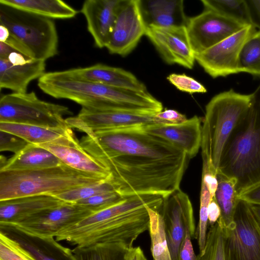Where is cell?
I'll return each mask as SVG.
<instances>
[{
	"label": "cell",
	"mask_w": 260,
	"mask_h": 260,
	"mask_svg": "<svg viewBox=\"0 0 260 260\" xmlns=\"http://www.w3.org/2000/svg\"><path fill=\"white\" fill-rule=\"evenodd\" d=\"M239 73L260 77V30H257L244 43L238 59Z\"/></svg>",
	"instance_id": "32"
},
{
	"label": "cell",
	"mask_w": 260,
	"mask_h": 260,
	"mask_svg": "<svg viewBox=\"0 0 260 260\" xmlns=\"http://www.w3.org/2000/svg\"><path fill=\"white\" fill-rule=\"evenodd\" d=\"M245 25L210 10L188 18L186 29L196 54L213 46L243 28Z\"/></svg>",
	"instance_id": "13"
},
{
	"label": "cell",
	"mask_w": 260,
	"mask_h": 260,
	"mask_svg": "<svg viewBox=\"0 0 260 260\" xmlns=\"http://www.w3.org/2000/svg\"><path fill=\"white\" fill-rule=\"evenodd\" d=\"M38 85L50 96L71 100L92 110L154 114L162 110L161 103L147 90L76 80L63 76L60 71L45 73L38 79Z\"/></svg>",
	"instance_id": "2"
},
{
	"label": "cell",
	"mask_w": 260,
	"mask_h": 260,
	"mask_svg": "<svg viewBox=\"0 0 260 260\" xmlns=\"http://www.w3.org/2000/svg\"><path fill=\"white\" fill-rule=\"evenodd\" d=\"M256 31L252 24L247 25L213 46L196 54V60L214 78L239 73L238 59L242 47Z\"/></svg>",
	"instance_id": "11"
},
{
	"label": "cell",
	"mask_w": 260,
	"mask_h": 260,
	"mask_svg": "<svg viewBox=\"0 0 260 260\" xmlns=\"http://www.w3.org/2000/svg\"><path fill=\"white\" fill-rule=\"evenodd\" d=\"M93 213L91 211L78 204L65 202L14 225L36 235L55 237L63 229Z\"/></svg>",
	"instance_id": "16"
},
{
	"label": "cell",
	"mask_w": 260,
	"mask_h": 260,
	"mask_svg": "<svg viewBox=\"0 0 260 260\" xmlns=\"http://www.w3.org/2000/svg\"><path fill=\"white\" fill-rule=\"evenodd\" d=\"M223 230L225 260H260V227L249 203L239 199L233 222Z\"/></svg>",
	"instance_id": "9"
},
{
	"label": "cell",
	"mask_w": 260,
	"mask_h": 260,
	"mask_svg": "<svg viewBox=\"0 0 260 260\" xmlns=\"http://www.w3.org/2000/svg\"><path fill=\"white\" fill-rule=\"evenodd\" d=\"M29 143L13 134L0 131V151H8L17 154Z\"/></svg>",
	"instance_id": "39"
},
{
	"label": "cell",
	"mask_w": 260,
	"mask_h": 260,
	"mask_svg": "<svg viewBox=\"0 0 260 260\" xmlns=\"http://www.w3.org/2000/svg\"><path fill=\"white\" fill-rule=\"evenodd\" d=\"M116 191L111 179L75 188L54 197L62 201L70 203H76L79 201L102 193Z\"/></svg>",
	"instance_id": "34"
},
{
	"label": "cell",
	"mask_w": 260,
	"mask_h": 260,
	"mask_svg": "<svg viewBox=\"0 0 260 260\" xmlns=\"http://www.w3.org/2000/svg\"><path fill=\"white\" fill-rule=\"evenodd\" d=\"M60 72L63 76L76 80L136 90H147L145 85L131 72L102 63Z\"/></svg>",
	"instance_id": "20"
},
{
	"label": "cell",
	"mask_w": 260,
	"mask_h": 260,
	"mask_svg": "<svg viewBox=\"0 0 260 260\" xmlns=\"http://www.w3.org/2000/svg\"><path fill=\"white\" fill-rule=\"evenodd\" d=\"M238 198L250 204L260 205V183L239 193Z\"/></svg>",
	"instance_id": "42"
},
{
	"label": "cell",
	"mask_w": 260,
	"mask_h": 260,
	"mask_svg": "<svg viewBox=\"0 0 260 260\" xmlns=\"http://www.w3.org/2000/svg\"><path fill=\"white\" fill-rule=\"evenodd\" d=\"M129 249L120 243H103L72 250L77 260H126Z\"/></svg>",
	"instance_id": "29"
},
{
	"label": "cell",
	"mask_w": 260,
	"mask_h": 260,
	"mask_svg": "<svg viewBox=\"0 0 260 260\" xmlns=\"http://www.w3.org/2000/svg\"><path fill=\"white\" fill-rule=\"evenodd\" d=\"M202 181L207 185L213 198L218 185L216 175L209 170L207 163L204 161H203Z\"/></svg>",
	"instance_id": "43"
},
{
	"label": "cell",
	"mask_w": 260,
	"mask_h": 260,
	"mask_svg": "<svg viewBox=\"0 0 260 260\" xmlns=\"http://www.w3.org/2000/svg\"><path fill=\"white\" fill-rule=\"evenodd\" d=\"M0 4L50 19H70L78 13L60 0H0Z\"/></svg>",
	"instance_id": "27"
},
{
	"label": "cell",
	"mask_w": 260,
	"mask_h": 260,
	"mask_svg": "<svg viewBox=\"0 0 260 260\" xmlns=\"http://www.w3.org/2000/svg\"><path fill=\"white\" fill-rule=\"evenodd\" d=\"M82 147L109 170L123 197L152 194L165 198L180 189L189 159L143 126L87 133Z\"/></svg>",
	"instance_id": "1"
},
{
	"label": "cell",
	"mask_w": 260,
	"mask_h": 260,
	"mask_svg": "<svg viewBox=\"0 0 260 260\" xmlns=\"http://www.w3.org/2000/svg\"><path fill=\"white\" fill-rule=\"evenodd\" d=\"M252 95L249 109L225 144L217 171L236 180L238 194L260 183V84Z\"/></svg>",
	"instance_id": "3"
},
{
	"label": "cell",
	"mask_w": 260,
	"mask_h": 260,
	"mask_svg": "<svg viewBox=\"0 0 260 260\" xmlns=\"http://www.w3.org/2000/svg\"><path fill=\"white\" fill-rule=\"evenodd\" d=\"M45 61L31 59L22 65H14L9 60L0 58V88L16 93L26 92L31 81L39 79L45 73Z\"/></svg>",
	"instance_id": "24"
},
{
	"label": "cell",
	"mask_w": 260,
	"mask_h": 260,
	"mask_svg": "<svg viewBox=\"0 0 260 260\" xmlns=\"http://www.w3.org/2000/svg\"><path fill=\"white\" fill-rule=\"evenodd\" d=\"M202 127L201 118L195 115L180 124L154 123L143 126V129L171 143L185 152L190 159L197 155L201 148Z\"/></svg>",
	"instance_id": "19"
},
{
	"label": "cell",
	"mask_w": 260,
	"mask_h": 260,
	"mask_svg": "<svg viewBox=\"0 0 260 260\" xmlns=\"http://www.w3.org/2000/svg\"><path fill=\"white\" fill-rule=\"evenodd\" d=\"M187 119L185 115L173 109H166L154 115L153 120L155 124L175 125L181 123Z\"/></svg>",
	"instance_id": "40"
},
{
	"label": "cell",
	"mask_w": 260,
	"mask_h": 260,
	"mask_svg": "<svg viewBox=\"0 0 260 260\" xmlns=\"http://www.w3.org/2000/svg\"><path fill=\"white\" fill-rule=\"evenodd\" d=\"M0 24L29 52L31 59L46 61L58 53V36L52 19L0 4Z\"/></svg>",
	"instance_id": "7"
},
{
	"label": "cell",
	"mask_w": 260,
	"mask_h": 260,
	"mask_svg": "<svg viewBox=\"0 0 260 260\" xmlns=\"http://www.w3.org/2000/svg\"><path fill=\"white\" fill-rule=\"evenodd\" d=\"M218 185L214 198L220 210L218 220L223 227L229 226L233 222L234 213L239 199L236 190V181L218 172Z\"/></svg>",
	"instance_id": "28"
},
{
	"label": "cell",
	"mask_w": 260,
	"mask_h": 260,
	"mask_svg": "<svg viewBox=\"0 0 260 260\" xmlns=\"http://www.w3.org/2000/svg\"><path fill=\"white\" fill-rule=\"evenodd\" d=\"M196 260H225L224 249V230L220 222L210 226L207 234L204 249Z\"/></svg>",
	"instance_id": "33"
},
{
	"label": "cell",
	"mask_w": 260,
	"mask_h": 260,
	"mask_svg": "<svg viewBox=\"0 0 260 260\" xmlns=\"http://www.w3.org/2000/svg\"><path fill=\"white\" fill-rule=\"evenodd\" d=\"M149 215V231L151 238V251L153 260H172L164 221L156 210L147 207Z\"/></svg>",
	"instance_id": "30"
},
{
	"label": "cell",
	"mask_w": 260,
	"mask_h": 260,
	"mask_svg": "<svg viewBox=\"0 0 260 260\" xmlns=\"http://www.w3.org/2000/svg\"><path fill=\"white\" fill-rule=\"evenodd\" d=\"M191 238H194V237L189 231H187L179 249V260L197 259V256L193 250Z\"/></svg>",
	"instance_id": "41"
},
{
	"label": "cell",
	"mask_w": 260,
	"mask_h": 260,
	"mask_svg": "<svg viewBox=\"0 0 260 260\" xmlns=\"http://www.w3.org/2000/svg\"><path fill=\"white\" fill-rule=\"evenodd\" d=\"M146 206L131 213L101 220L87 217L63 229L55 237L77 246L98 243H120L128 248L139 235L149 230L150 218Z\"/></svg>",
	"instance_id": "6"
},
{
	"label": "cell",
	"mask_w": 260,
	"mask_h": 260,
	"mask_svg": "<svg viewBox=\"0 0 260 260\" xmlns=\"http://www.w3.org/2000/svg\"><path fill=\"white\" fill-rule=\"evenodd\" d=\"M7 59L14 65H22L28 62L31 59L17 51H14L9 54Z\"/></svg>",
	"instance_id": "46"
},
{
	"label": "cell",
	"mask_w": 260,
	"mask_h": 260,
	"mask_svg": "<svg viewBox=\"0 0 260 260\" xmlns=\"http://www.w3.org/2000/svg\"><path fill=\"white\" fill-rule=\"evenodd\" d=\"M154 115L120 111H95L82 108L78 115L67 118L66 121L72 128L86 134L154 124Z\"/></svg>",
	"instance_id": "14"
},
{
	"label": "cell",
	"mask_w": 260,
	"mask_h": 260,
	"mask_svg": "<svg viewBox=\"0 0 260 260\" xmlns=\"http://www.w3.org/2000/svg\"><path fill=\"white\" fill-rule=\"evenodd\" d=\"M252 98V93L242 94L231 89L216 94L206 106L202 127V156L203 161L215 175L225 144L249 109Z\"/></svg>",
	"instance_id": "4"
},
{
	"label": "cell",
	"mask_w": 260,
	"mask_h": 260,
	"mask_svg": "<svg viewBox=\"0 0 260 260\" xmlns=\"http://www.w3.org/2000/svg\"><path fill=\"white\" fill-rule=\"evenodd\" d=\"M142 15L146 26H186L182 0H140Z\"/></svg>",
	"instance_id": "23"
},
{
	"label": "cell",
	"mask_w": 260,
	"mask_h": 260,
	"mask_svg": "<svg viewBox=\"0 0 260 260\" xmlns=\"http://www.w3.org/2000/svg\"><path fill=\"white\" fill-rule=\"evenodd\" d=\"M251 24L260 30V0H245Z\"/></svg>",
	"instance_id": "44"
},
{
	"label": "cell",
	"mask_w": 260,
	"mask_h": 260,
	"mask_svg": "<svg viewBox=\"0 0 260 260\" xmlns=\"http://www.w3.org/2000/svg\"><path fill=\"white\" fill-rule=\"evenodd\" d=\"M72 114L68 107L42 101L34 91L13 92L0 99V122L66 127L63 116Z\"/></svg>",
	"instance_id": "8"
},
{
	"label": "cell",
	"mask_w": 260,
	"mask_h": 260,
	"mask_svg": "<svg viewBox=\"0 0 260 260\" xmlns=\"http://www.w3.org/2000/svg\"><path fill=\"white\" fill-rule=\"evenodd\" d=\"M0 131L13 134L29 144L37 145L55 142L73 131L69 125L51 127L11 122H0Z\"/></svg>",
	"instance_id": "26"
},
{
	"label": "cell",
	"mask_w": 260,
	"mask_h": 260,
	"mask_svg": "<svg viewBox=\"0 0 260 260\" xmlns=\"http://www.w3.org/2000/svg\"><path fill=\"white\" fill-rule=\"evenodd\" d=\"M105 179L61 165L52 168L0 171V201L38 195L55 196Z\"/></svg>",
	"instance_id": "5"
},
{
	"label": "cell",
	"mask_w": 260,
	"mask_h": 260,
	"mask_svg": "<svg viewBox=\"0 0 260 260\" xmlns=\"http://www.w3.org/2000/svg\"><path fill=\"white\" fill-rule=\"evenodd\" d=\"M146 27L140 0H119L113 30L106 48L111 54L127 55L145 35Z\"/></svg>",
	"instance_id": "12"
},
{
	"label": "cell",
	"mask_w": 260,
	"mask_h": 260,
	"mask_svg": "<svg viewBox=\"0 0 260 260\" xmlns=\"http://www.w3.org/2000/svg\"><path fill=\"white\" fill-rule=\"evenodd\" d=\"M250 206L255 219L260 227V205L250 204Z\"/></svg>",
	"instance_id": "49"
},
{
	"label": "cell",
	"mask_w": 260,
	"mask_h": 260,
	"mask_svg": "<svg viewBox=\"0 0 260 260\" xmlns=\"http://www.w3.org/2000/svg\"><path fill=\"white\" fill-rule=\"evenodd\" d=\"M0 234L34 260H77L73 250L55 237L36 235L9 223H0Z\"/></svg>",
	"instance_id": "17"
},
{
	"label": "cell",
	"mask_w": 260,
	"mask_h": 260,
	"mask_svg": "<svg viewBox=\"0 0 260 260\" xmlns=\"http://www.w3.org/2000/svg\"><path fill=\"white\" fill-rule=\"evenodd\" d=\"M126 260H147L141 248L132 247L128 249Z\"/></svg>",
	"instance_id": "47"
},
{
	"label": "cell",
	"mask_w": 260,
	"mask_h": 260,
	"mask_svg": "<svg viewBox=\"0 0 260 260\" xmlns=\"http://www.w3.org/2000/svg\"><path fill=\"white\" fill-rule=\"evenodd\" d=\"M145 35L168 64H178L191 69L196 60L186 26L147 25Z\"/></svg>",
	"instance_id": "15"
},
{
	"label": "cell",
	"mask_w": 260,
	"mask_h": 260,
	"mask_svg": "<svg viewBox=\"0 0 260 260\" xmlns=\"http://www.w3.org/2000/svg\"><path fill=\"white\" fill-rule=\"evenodd\" d=\"M125 198L114 191L96 195L76 203L89 209L94 213L110 207Z\"/></svg>",
	"instance_id": "36"
},
{
	"label": "cell",
	"mask_w": 260,
	"mask_h": 260,
	"mask_svg": "<svg viewBox=\"0 0 260 260\" xmlns=\"http://www.w3.org/2000/svg\"><path fill=\"white\" fill-rule=\"evenodd\" d=\"M205 10L220 15L245 25L251 24L245 0H202Z\"/></svg>",
	"instance_id": "31"
},
{
	"label": "cell",
	"mask_w": 260,
	"mask_h": 260,
	"mask_svg": "<svg viewBox=\"0 0 260 260\" xmlns=\"http://www.w3.org/2000/svg\"><path fill=\"white\" fill-rule=\"evenodd\" d=\"M168 81L179 90L189 93H205L207 89L201 83L185 74L173 73L167 77Z\"/></svg>",
	"instance_id": "37"
},
{
	"label": "cell",
	"mask_w": 260,
	"mask_h": 260,
	"mask_svg": "<svg viewBox=\"0 0 260 260\" xmlns=\"http://www.w3.org/2000/svg\"><path fill=\"white\" fill-rule=\"evenodd\" d=\"M10 36V32L6 27L0 25V42H5Z\"/></svg>",
	"instance_id": "50"
},
{
	"label": "cell",
	"mask_w": 260,
	"mask_h": 260,
	"mask_svg": "<svg viewBox=\"0 0 260 260\" xmlns=\"http://www.w3.org/2000/svg\"><path fill=\"white\" fill-rule=\"evenodd\" d=\"M213 198L207 185L202 181L199 212V221L196 231V237L198 241L200 252L204 249L206 241L208 224V206Z\"/></svg>",
	"instance_id": "35"
},
{
	"label": "cell",
	"mask_w": 260,
	"mask_h": 260,
	"mask_svg": "<svg viewBox=\"0 0 260 260\" xmlns=\"http://www.w3.org/2000/svg\"><path fill=\"white\" fill-rule=\"evenodd\" d=\"M219 207L213 198L211 200L208 209V223L210 226L214 225L220 216Z\"/></svg>",
	"instance_id": "45"
},
{
	"label": "cell",
	"mask_w": 260,
	"mask_h": 260,
	"mask_svg": "<svg viewBox=\"0 0 260 260\" xmlns=\"http://www.w3.org/2000/svg\"><path fill=\"white\" fill-rule=\"evenodd\" d=\"M161 214L172 260H179V249L186 233L195 238L193 211L188 196L180 189L164 199Z\"/></svg>",
	"instance_id": "10"
},
{
	"label": "cell",
	"mask_w": 260,
	"mask_h": 260,
	"mask_svg": "<svg viewBox=\"0 0 260 260\" xmlns=\"http://www.w3.org/2000/svg\"><path fill=\"white\" fill-rule=\"evenodd\" d=\"M62 164L47 149L29 144L20 152L8 159L0 171L39 170L57 167Z\"/></svg>",
	"instance_id": "25"
},
{
	"label": "cell",
	"mask_w": 260,
	"mask_h": 260,
	"mask_svg": "<svg viewBox=\"0 0 260 260\" xmlns=\"http://www.w3.org/2000/svg\"><path fill=\"white\" fill-rule=\"evenodd\" d=\"M119 1L86 0L82 6L80 12L86 20L87 29L96 47H106L109 42Z\"/></svg>",
	"instance_id": "21"
},
{
	"label": "cell",
	"mask_w": 260,
	"mask_h": 260,
	"mask_svg": "<svg viewBox=\"0 0 260 260\" xmlns=\"http://www.w3.org/2000/svg\"><path fill=\"white\" fill-rule=\"evenodd\" d=\"M65 202L49 195L25 196L0 201V223L16 224Z\"/></svg>",
	"instance_id": "22"
},
{
	"label": "cell",
	"mask_w": 260,
	"mask_h": 260,
	"mask_svg": "<svg viewBox=\"0 0 260 260\" xmlns=\"http://www.w3.org/2000/svg\"><path fill=\"white\" fill-rule=\"evenodd\" d=\"M0 260H34L0 234Z\"/></svg>",
	"instance_id": "38"
},
{
	"label": "cell",
	"mask_w": 260,
	"mask_h": 260,
	"mask_svg": "<svg viewBox=\"0 0 260 260\" xmlns=\"http://www.w3.org/2000/svg\"><path fill=\"white\" fill-rule=\"evenodd\" d=\"M16 51L8 44L0 42V58L7 59L9 54Z\"/></svg>",
	"instance_id": "48"
},
{
	"label": "cell",
	"mask_w": 260,
	"mask_h": 260,
	"mask_svg": "<svg viewBox=\"0 0 260 260\" xmlns=\"http://www.w3.org/2000/svg\"><path fill=\"white\" fill-rule=\"evenodd\" d=\"M54 154L62 164L76 170L111 179L109 170L81 145L72 131L52 143L39 145Z\"/></svg>",
	"instance_id": "18"
}]
</instances>
